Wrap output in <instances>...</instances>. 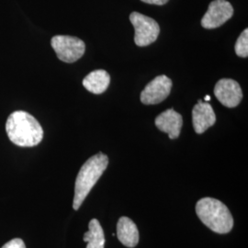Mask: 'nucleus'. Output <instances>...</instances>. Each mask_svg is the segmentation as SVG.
I'll use <instances>...</instances> for the list:
<instances>
[{"label": "nucleus", "mask_w": 248, "mask_h": 248, "mask_svg": "<svg viewBox=\"0 0 248 248\" xmlns=\"http://www.w3.org/2000/svg\"><path fill=\"white\" fill-rule=\"evenodd\" d=\"M9 140L20 147L38 145L44 138V130L35 118L25 111H15L6 123Z\"/></svg>", "instance_id": "1"}, {"label": "nucleus", "mask_w": 248, "mask_h": 248, "mask_svg": "<svg viewBox=\"0 0 248 248\" xmlns=\"http://www.w3.org/2000/svg\"><path fill=\"white\" fill-rule=\"evenodd\" d=\"M108 165V157L102 153H98L87 160L81 167L75 184L74 210L78 211L79 209L93 186L105 172Z\"/></svg>", "instance_id": "2"}, {"label": "nucleus", "mask_w": 248, "mask_h": 248, "mask_svg": "<svg viewBox=\"0 0 248 248\" xmlns=\"http://www.w3.org/2000/svg\"><path fill=\"white\" fill-rule=\"evenodd\" d=\"M196 213L200 220L216 233H228L233 226L229 209L222 202L213 198H203L196 204Z\"/></svg>", "instance_id": "3"}, {"label": "nucleus", "mask_w": 248, "mask_h": 248, "mask_svg": "<svg viewBox=\"0 0 248 248\" xmlns=\"http://www.w3.org/2000/svg\"><path fill=\"white\" fill-rule=\"evenodd\" d=\"M51 45L57 57L64 62H75L84 55L86 45L77 37L56 35L51 41Z\"/></svg>", "instance_id": "4"}, {"label": "nucleus", "mask_w": 248, "mask_h": 248, "mask_svg": "<svg viewBox=\"0 0 248 248\" xmlns=\"http://www.w3.org/2000/svg\"><path fill=\"white\" fill-rule=\"evenodd\" d=\"M130 20L135 30V45L145 47L156 41L160 33V27L154 18L133 12L130 15Z\"/></svg>", "instance_id": "5"}, {"label": "nucleus", "mask_w": 248, "mask_h": 248, "mask_svg": "<svg viewBox=\"0 0 248 248\" xmlns=\"http://www.w3.org/2000/svg\"><path fill=\"white\" fill-rule=\"evenodd\" d=\"M172 89V81L167 76H158L146 85L141 93V101L145 105L159 104L168 98Z\"/></svg>", "instance_id": "6"}, {"label": "nucleus", "mask_w": 248, "mask_h": 248, "mask_svg": "<svg viewBox=\"0 0 248 248\" xmlns=\"http://www.w3.org/2000/svg\"><path fill=\"white\" fill-rule=\"evenodd\" d=\"M233 15V8L226 0H214L202 19L204 29L212 30L222 26Z\"/></svg>", "instance_id": "7"}, {"label": "nucleus", "mask_w": 248, "mask_h": 248, "mask_svg": "<svg viewBox=\"0 0 248 248\" xmlns=\"http://www.w3.org/2000/svg\"><path fill=\"white\" fill-rule=\"evenodd\" d=\"M214 94L223 106L234 108L239 105L243 92L239 84L233 79L223 78L219 80L214 88Z\"/></svg>", "instance_id": "8"}, {"label": "nucleus", "mask_w": 248, "mask_h": 248, "mask_svg": "<svg viewBox=\"0 0 248 248\" xmlns=\"http://www.w3.org/2000/svg\"><path fill=\"white\" fill-rule=\"evenodd\" d=\"M216 123V115L213 107L209 103L199 99L192 109V124L195 132L199 134L206 132Z\"/></svg>", "instance_id": "9"}, {"label": "nucleus", "mask_w": 248, "mask_h": 248, "mask_svg": "<svg viewBox=\"0 0 248 248\" xmlns=\"http://www.w3.org/2000/svg\"><path fill=\"white\" fill-rule=\"evenodd\" d=\"M155 124L161 132L168 133L170 139H177L182 129L183 118L173 108H169L156 117Z\"/></svg>", "instance_id": "10"}, {"label": "nucleus", "mask_w": 248, "mask_h": 248, "mask_svg": "<svg viewBox=\"0 0 248 248\" xmlns=\"http://www.w3.org/2000/svg\"><path fill=\"white\" fill-rule=\"evenodd\" d=\"M117 236L127 248H135L139 243V231L136 224L128 217H121L117 223Z\"/></svg>", "instance_id": "11"}, {"label": "nucleus", "mask_w": 248, "mask_h": 248, "mask_svg": "<svg viewBox=\"0 0 248 248\" xmlns=\"http://www.w3.org/2000/svg\"><path fill=\"white\" fill-rule=\"evenodd\" d=\"M110 83V77L105 70H95L89 73L83 80V86L93 94H102Z\"/></svg>", "instance_id": "12"}, {"label": "nucleus", "mask_w": 248, "mask_h": 248, "mask_svg": "<svg viewBox=\"0 0 248 248\" xmlns=\"http://www.w3.org/2000/svg\"><path fill=\"white\" fill-rule=\"evenodd\" d=\"M89 229L84 234V241L88 243L87 248H104V231L97 219H92L89 222Z\"/></svg>", "instance_id": "13"}, {"label": "nucleus", "mask_w": 248, "mask_h": 248, "mask_svg": "<svg viewBox=\"0 0 248 248\" xmlns=\"http://www.w3.org/2000/svg\"><path fill=\"white\" fill-rule=\"evenodd\" d=\"M235 53L243 58L248 56V30L246 29L239 36L235 44Z\"/></svg>", "instance_id": "14"}, {"label": "nucleus", "mask_w": 248, "mask_h": 248, "mask_svg": "<svg viewBox=\"0 0 248 248\" xmlns=\"http://www.w3.org/2000/svg\"><path fill=\"white\" fill-rule=\"evenodd\" d=\"M1 248H26L24 242L19 238L11 240Z\"/></svg>", "instance_id": "15"}, {"label": "nucleus", "mask_w": 248, "mask_h": 248, "mask_svg": "<svg viewBox=\"0 0 248 248\" xmlns=\"http://www.w3.org/2000/svg\"><path fill=\"white\" fill-rule=\"evenodd\" d=\"M142 2H144L146 4H150V5H157V6H163L165 4H167L169 0H141Z\"/></svg>", "instance_id": "16"}, {"label": "nucleus", "mask_w": 248, "mask_h": 248, "mask_svg": "<svg viewBox=\"0 0 248 248\" xmlns=\"http://www.w3.org/2000/svg\"><path fill=\"white\" fill-rule=\"evenodd\" d=\"M204 100H205V101H210V100H211V97H210V96H206V97L204 98Z\"/></svg>", "instance_id": "17"}]
</instances>
